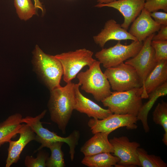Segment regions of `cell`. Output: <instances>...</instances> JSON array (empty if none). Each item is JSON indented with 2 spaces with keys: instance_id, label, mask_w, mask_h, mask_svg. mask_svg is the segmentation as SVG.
Segmentation results:
<instances>
[{
  "instance_id": "cell-1",
  "label": "cell",
  "mask_w": 167,
  "mask_h": 167,
  "mask_svg": "<svg viewBox=\"0 0 167 167\" xmlns=\"http://www.w3.org/2000/svg\"><path fill=\"white\" fill-rule=\"evenodd\" d=\"M76 86L71 81L50 90L48 108L51 120L65 134L76 102Z\"/></svg>"
},
{
  "instance_id": "cell-2",
  "label": "cell",
  "mask_w": 167,
  "mask_h": 167,
  "mask_svg": "<svg viewBox=\"0 0 167 167\" xmlns=\"http://www.w3.org/2000/svg\"><path fill=\"white\" fill-rule=\"evenodd\" d=\"M101 63L96 61L89 69L77 75L81 89L91 94L97 101H101L110 96L112 92L109 82L100 67Z\"/></svg>"
},
{
  "instance_id": "cell-3",
  "label": "cell",
  "mask_w": 167,
  "mask_h": 167,
  "mask_svg": "<svg viewBox=\"0 0 167 167\" xmlns=\"http://www.w3.org/2000/svg\"><path fill=\"white\" fill-rule=\"evenodd\" d=\"M143 90L142 87L125 91H114L101 102L113 113L137 117L143 105L141 96Z\"/></svg>"
},
{
  "instance_id": "cell-4",
  "label": "cell",
  "mask_w": 167,
  "mask_h": 167,
  "mask_svg": "<svg viewBox=\"0 0 167 167\" xmlns=\"http://www.w3.org/2000/svg\"><path fill=\"white\" fill-rule=\"evenodd\" d=\"M33 53L36 65L50 91L60 86L63 70L60 61L54 56L45 53L37 45Z\"/></svg>"
},
{
  "instance_id": "cell-5",
  "label": "cell",
  "mask_w": 167,
  "mask_h": 167,
  "mask_svg": "<svg viewBox=\"0 0 167 167\" xmlns=\"http://www.w3.org/2000/svg\"><path fill=\"white\" fill-rule=\"evenodd\" d=\"M93 52L85 48L57 54L54 56L60 62L63 70V80L71 81L84 66H89L96 61Z\"/></svg>"
},
{
  "instance_id": "cell-6",
  "label": "cell",
  "mask_w": 167,
  "mask_h": 167,
  "mask_svg": "<svg viewBox=\"0 0 167 167\" xmlns=\"http://www.w3.org/2000/svg\"><path fill=\"white\" fill-rule=\"evenodd\" d=\"M104 73L114 91H125L142 87V82L136 70L125 63L106 68Z\"/></svg>"
},
{
  "instance_id": "cell-7",
  "label": "cell",
  "mask_w": 167,
  "mask_h": 167,
  "mask_svg": "<svg viewBox=\"0 0 167 167\" xmlns=\"http://www.w3.org/2000/svg\"><path fill=\"white\" fill-rule=\"evenodd\" d=\"M143 45V42L133 41L128 45H124L119 41L115 45L108 48H103L95 54L103 66L108 68L116 66L125 61L134 57L138 53Z\"/></svg>"
},
{
  "instance_id": "cell-8",
  "label": "cell",
  "mask_w": 167,
  "mask_h": 167,
  "mask_svg": "<svg viewBox=\"0 0 167 167\" xmlns=\"http://www.w3.org/2000/svg\"><path fill=\"white\" fill-rule=\"evenodd\" d=\"M155 34L151 35L143 41L141 49L136 56L125 62L135 69L142 82L143 89L141 96L142 99H147L148 97L145 90V80L157 62L154 49L151 45L152 37Z\"/></svg>"
},
{
  "instance_id": "cell-9",
  "label": "cell",
  "mask_w": 167,
  "mask_h": 167,
  "mask_svg": "<svg viewBox=\"0 0 167 167\" xmlns=\"http://www.w3.org/2000/svg\"><path fill=\"white\" fill-rule=\"evenodd\" d=\"M138 120L137 117L131 115L112 113L102 119H90L88 124L93 134L103 132L109 135L121 127H125L128 130L136 129Z\"/></svg>"
},
{
  "instance_id": "cell-10",
  "label": "cell",
  "mask_w": 167,
  "mask_h": 167,
  "mask_svg": "<svg viewBox=\"0 0 167 167\" xmlns=\"http://www.w3.org/2000/svg\"><path fill=\"white\" fill-rule=\"evenodd\" d=\"M109 141L113 148V155L119 160L115 167L140 166L137 152L140 146L139 143L131 142L126 136L114 137Z\"/></svg>"
},
{
  "instance_id": "cell-11",
  "label": "cell",
  "mask_w": 167,
  "mask_h": 167,
  "mask_svg": "<svg viewBox=\"0 0 167 167\" xmlns=\"http://www.w3.org/2000/svg\"><path fill=\"white\" fill-rule=\"evenodd\" d=\"M46 112L47 110H45L35 117L27 116L22 118L21 120L22 123L27 124L35 134V140L41 144L36 151L41 150L44 147H46L49 144L56 142H63L68 145H70L73 141L71 135H69L65 137H62L43 127L41 120L44 117Z\"/></svg>"
},
{
  "instance_id": "cell-12",
  "label": "cell",
  "mask_w": 167,
  "mask_h": 167,
  "mask_svg": "<svg viewBox=\"0 0 167 167\" xmlns=\"http://www.w3.org/2000/svg\"><path fill=\"white\" fill-rule=\"evenodd\" d=\"M146 0H117L107 4H97L95 6L112 7L118 10L123 15V22L121 24L127 30L135 19L144 8Z\"/></svg>"
},
{
  "instance_id": "cell-13",
  "label": "cell",
  "mask_w": 167,
  "mask_h": 167,
  "mask_svg": "<svg viewBox=\"0 0 167 167\" xmlns=\"http://www.w3.org/2000/svg\"><path fill=\"white\" fill-rule=\"evenodd\" d=\"M150 13L144 8L132 23L129 29V32L139 41H143L160 29L161 25L155 21Z\"/></svg>"
},
{
  "instance_id": "cell-14",
  "label": "cell",
  "mask_w": 167,
  "mask_h": 167,
  "mask_svg": "<svg viewBox=\"0 0 167 167\" xmlns=\"http://www.w3.org/2000/svg\"><path fill=\"white\" fill-rule=\"evenodd\" d=\"M93 39L95 43L101 48H103L106 43L110 40L137 41L127 30L122 27L121 24L113 19L105 22L103 28L97 35L93 36Z\"/></svg>"
},
{
  "instance_id": "cell-15",
  "label": "cell",
  "mask_w": 167,
  "mask_h": 167,
  "mask_svg": "<svg viewBox=\"0 0 167 167\" xmlns=\"http://www.w3.org/2000/svg\"><path fill=\"white\" fill-rule=\"evenodd\" d=\"M19 134L20 136L17 140H11L9 142L6 167H10L13 164L17 163L24 147L31 141L35 140V134L26 124H23Z\"/></svg>"
},
{
  "instance_id": "cell-16",
  "label": "cell",
  "mask_w": 167,
  "mask_h": 167,
  "mask_svg": "<svg viewBox=\"0 0 167 167\" xmlns=\"http://www.w3.org/2000/svg\"><path fill=\"white\" fill-rule=\"evenodd\" d=\"M79 87L78 83L76 84V102L75 110L87 114L90 118L98 119H104L113 113L109 109L102 108L84 96L79 90Z\"/></svg>"
},
{
  "instance_id": "cell-17",
  "label": "cell",
  "mask_w": 167,
  "mask_h": 167,
  "mask_svg": "<svg viewBox=\"0 0 167 167\" xmlns=\"http://www.w3.org/2000/svg\"><path fill=\"white\" fill-rule=\"evenodd\" d=\"M94 135L80 148L84 156L103 152L113 153V146L108 139L109 134L98 132Z\"/></svg>"
},
{
  "instance_id": "cell-18",
  "label": "cell",
  "mask_w": 167,
  "mask_h": 167,
  "mask_svg": "<svg viewBox=\"0 0 167 167\" xmlns=\"http://www.w3.org/2000/svg\"><path fill=\"white\" fill-rule=\"evenodd\" d=\"M22 118L20 114L16 113L0 123V147L19 134L23 124L21 122Z\"/></svg>"
},
{
  "instance_id": "cell-19",
  "label": "cell",
  "mask_w": 167,
  "mask_h": 167,
  "mask_svg": "<svg viewBox=\"0 0 167 167\" xmlns=\"http://www.w3.org/2000/svg\"><path fill=\"white\" fill-rule=\"evenodd\" d=\"M167 94V82L148 94V100L143 104L137 116L138 120L141 121L145 132H148L150 130L148 122V117L149 111L159 97L166 96Z\"/></svg>"
},
{
  "instance_id": "cell-20",
  "label": "cell",
  "mask_w": 167,
  "mask_h": 167,
  "mask_svg": "<svg viewBox=\"0 0 167 167\" xmlns=\"http://www.w3.org/2000/svg\"><path fill=\"white\" fill-rule=\"evenodd\" d=\"M167 82V60L158 62L147 77L145 90L148 94Z\"/></svg>"
},
{
  "instance_id": "cell-21",
  "label": "cell",
  "mask_w": 167,
  "mask_h": 167,
  "mask_svg": "<svg viewBox=\"0 0 167 167\" xmlns=\"http://www.w3.org/2000/svg\"><path fill=\"white\" fill-rule=\"evenodd\" d=\"M119 160L110 153L103 152L84 156L81 162L89 167H111L115 166Z\"/></svg>"
},
{
  "instance_id": "cell-22",
  "label": "cell",
  "mask_w": 167,
  "mask_h": 167,
  "mask_svg": "<svg viewBox=\"0 0 167 167\" xmlns=\"http://www.w3.org/2000/svg\"><path fill=\"white\" fill-rule=\"evenodd\" d=\"M64 143L62 142H56L50 143L46 146V148L50 149L51 154L46 161V167L65 166L64 154L62 150V147Z\"/></svg>"
},
{
  "instance_id": "cell-23",
  "label": "cell",
  "mask_w": 167,
  "mask_h": 167,
  "mask_svg": "<svg viewBox=\"0 0 167 167\" xmlns=\"http://www.w3.org/2000/svg\"><path fill=\"white\" fill-rule=\"evenodd\" d=\"M152 119L154 123L161 126L165 133L162 141L167 145V103L162 101L158 104L153 112Z\"/></svg>"
},
{
  "instance_id": "cell-24",
  "label": "cell",
  "mask_w": 167,
  "mask_h": 167,
  "mask_svg": "<svg viewBox=\"0 0 167 167\" xmlns=\"http://www.w3.org/2000/svg\"><path fill=\"white\" fill-rule=\"evenodd\" d=\"M139 160L142 167H167V164L159 156L148 154L143 148L138 147L137 150Z\"/></svg>"
},
{
  "instance_id": "cell-25",
  "label": "cell",
  "mask_w": 167,
  "mask_h": 167,
  "mask_svg": "<svg viewBox=\"0 0 167 167\" xmlns=\"http://www.w3.org/2000/svg\"><path fill=\"white\" fill-rule=\"evenodd\" d=\"M17 15L22 20L27 21L36 14V8L31 0H14Z\"/></svg>"
},
{
  "instance_id": "cell-26",
  "label": "cell",
  "mask_w": 167,
  "mask_h": 167,
  "mask_svg": "<svg viewBox=\"0 0 167 167\" xmlns=\"http://www.w3.org/2000/svg\"><path fill=\"white\" fill-rule=\"evenodd\" d=\"M41 149L38 151L37 156L35 158L32 156H27L24 161V164L27 167H45L46 162L49 157L48 153Z\"/></svg>"
},
{
  "instance_id": "cell-27",
  "label": "cell",
  "mask_w": 167,
  "mask_h": 167,
  "mask_svg": "<svg viewBox=\"0 0 167 167\" xmlns=\"http://www.w3.org/2000/svg\"><path fill=\"white\" fill-rule=\"evenodd\" d=\"M151 45L154 49L155 58L157 62L167 60V40H152Z\"/></svg>"
},
{
  "instance_id": "cell-28",
  "label": "cell",
  "mask_w": 167,
  "mask_h": 167,
  "mask_svg": "<svg viewBox=\"0 0 167 167\" xmlns=\"http://www.w3.org/2000/svg\"><path fill=\"white\" fill-rule=\"evenodd\" d=\"M144 8L150 13L160 10L167 12V0H146Z\"/></svg>"
},
{
  "instance_id": "cell-29",
  "label": "cell",
  "mask_w": 167,
  "mask_h": 167,
  "mask_svg": "<svg viewBox=\"0 0 167 167\" xmlns=\"http://www.w3.org/2000/svg\"><path fill=\"white\" fill-rule=\"evenodd\" d=\"M155 21L160 25H167V13L156 11L150 13Z\"/></svg>"
},
{
  "instance_id": "cell-30",
  "label": "cell",
  "mask_w": 167,
  "mask_h": 167,
  "mask_svg": "<svg viewBox=\"0 0 167 167\" xmlns=\"http://www.w3.org/2000/svg\"><path fill=\"white\" fill-rule=\"evenodd\" d=\"M152 40H167V25H161L158 33L153 36Z\"/></svg>"
},
{
  "instance_id": "cell-31",
  "label": "cell",
  "mask_w": 167,
  "mask_h": 167,
  "mask_svg": "<svg viewBox=\"0 0 167 167\" xmlns=\"http://www.w3.org/2000/svg\"><path fill=\"white\" fill-rule=\"evenodd\" d=\"M34 1V5L36 9H40L41 11L42 14L44 13V10L41 3L39 0H33Z\"/></svg>"
},
{
  "instance_id": "cell-32",
  "label": "cell",
  "mask_w": 167,
  "mask_h": 167,
  "mask_svg": "<svg viewBox=\"0 0 167 167\" xmlns=\"http://www.w3.org/2000/svg\"><path fill=\"white\" fill-rule=\"evenodd\" d=\"M98 4H107L117 0H96Z\"/></svg>"
}]
</instances>
